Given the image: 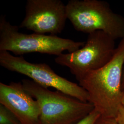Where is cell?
Returning <instances> with one entry per match:
<instances>
[{"label":"cell","instance_id":"cell-2","mask_svg":"<svg viewBox=\"0 0 124 124\" xmlns=\"http://www.w3.org/2000/svg\"><path fill=\"white\" fill-rule=\"evenodd\" d=\"M24 89L38 103L40 124H75L94 107L59 91L53 92L32 80H23Z\"/></svg>","mask_w":124,"mask_h":124},{"label":"cell","instance_id":"cell-6","mask_svg":"<svg viewBox=\"0 0 124 124\" xmlns=\"http://www.w3.org/2000/svg\"><path fill=\"white\" fill-rule=\"evenodd\" d=\"M0 65L8 70L28 76L43 87L54 88L81 101L88 102V94L84 89L58 75L46 63L30 62L22 56H14L2 51H0Z\"/></svg>","mask_w":124,"mask_h":124},{"label":"cell","instance_id":"cell-12","mask_svg":"<svg viewBox=\"0 0 124 124\" xmlns=\"http://www.w3.org/2000/svg\"><path fill=\"white\" fill-rule=\"evenodd\" d=\"M115 120L119 124H124V107L122 105L115 117Z\"/></svg>","mask_w":124,"mask_h":124},{"label":"cell","instance_id":"cell-13","mask_svg":"<svg viewBox=\"0 0 124 124\" xmlns=\"http://www.w3.org/2000/svg\"><path fill=\"white\" fill-rule=\"evenodd\" d=\"M122 89L124 91V65L123 70V74H122V84H121Z\"/></svg>","mask_w":124,"mask_h":124},{"label":"cell","instance_id":"cell-7","mask_svg":"<svg viewBox=\"0 0 124 124\" xmlns=\"http://www.w3.org/2000/svg\"><path fill=\"white\" fill-rule=\"evenodd\" d=\"M25 13L19 28L40 34L56 36L63 31L68 19L66 5L60 0H28Z\"/></svg>","mask_w":124,"mask_h":124},{"label":"cell","instance_id":"cell-1","mask_svg":"<svg viewBox=\"0 0 124 124\" xmlns=\"http://www.w3.org/2000/svg\"><path fill=\"white\" fill-rule=\"evenodd\" d=\"M124 65V38L120 40L111 60L104 66L91 71L78 80L87 92L89 102L101 115L115 117L124 95L122 78Z\"/></svg>","mask_w":124,"mask_h":124},{"label":"cell","instance_id":"cell-8","mask_svg":"<svg viewBox=\"0 0 124 124\" xmlns=\"http://www.w3.org/2000/svg\"><path fill=\"white\" fill-rule=\"evenodd\" d=\"M0 103L21 124H40L38 103L24 89L22 83H0Z\"/></svg>","mask_w":124,"mask_h":124},{"label":"cell","instance_id":"cell-4","mask_svg":"<svg viewBox=\"0 0 124 124\" xmlns=\"http://www.w3.org/2000/svg\"><path fill=\"white\" fill-rule=\"evenodd\" d=\"M66 7L67 18L77 31L88 34L102 31L114 40L124 38V17L106 1L70 0Z\"/></svg>","mask_w":124,"mask_h":124},{"label":"cell","instance_id":"cell-14","mask_svg":"<svg viewBox=\"0 0 124 124\" xmlns=\"http://www.w3.org/2000/svg\"><path fill=\"white\" fill-rule=\"evenodd\" d=\"M121 105L124 107V95L123 97L122 98V101H121Z\"/></svg>","mask_w":124,"mask_h":124},{"label":"cell","instance_id":"cell-5","mask_svg":"<svg viewBox=\"0 0 124 124\" xmlns=\"http://www.w3.org/2000/svg\"><path fill=\"white\" fill-rule=\"evenodd\" d=\"M115 40L103 31H95L88 34L83 47L72 53H62L55 58V62L69 68L78 81L89 72L102 68L111 60L117 48Z\"/></svg>","mask_w":124,"mask_h":124},{"label":"cell","instance_id":"cell-3","mask_svg":"<svg viewBox=\"0 0 124 124\" xmlns=\"http://www.w3.org/2000/svg\"><path fill=\"white\" fill-rule=\"evenodd\" d=\"M84 41H75L53 35L19 31V26L13 25L6 17H0V51L10 52L15 55L33 53L58 56L64 51L72 53L83 47Z\"/></svg>","mask_w":124,"mask_h":124},{"label":"cell","instance_id":"cell-11","mask_svg":"<svg viewBox=\"0 0 124 124\" xmlns=\"http://www.w3.org/2000/svg\"><path fill=\"white\" fill-rule=\"evenodd\" d=\"M95 124H119L115 117H105L100 115Z\"/></svg>","mask_w":124,"mask_h":124},{"label":"cell","instance_id":"cell-10","mask_svg":"<svg viewBox=\"0 0 124 124\" xmlns=\"http://www.w3.org/2000/svg\"><path fill=\"white\" fill-rule=\"evenodd\" d=\"M101 115L94 109L88 115L75 124H95Z\"/></svg>","mask_w":124,"mask_h":124},{"label":"cell","instance_id":"cell-9","mask_svg":"<svg viewBox=\"0 0 124 124\" xmlns=\"http://www.w3.org/2000/svg\"><path fill=\"white\" fill-rule=\"evenodd\" d=\"M0 124H21L4 106L0 105Z\"/></svg>","mask_w":124,"mask_h":124}]
</instances>
